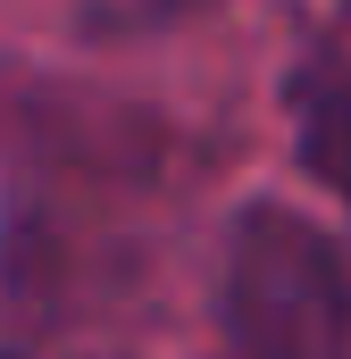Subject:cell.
Segmentation results:
<instances>
[{"label": "cell", "instance_id": "cell-1", "mask_svg": "<svg viewBox=\"0 0 351 359\" xmlns=\"http://www.w3.org/2000/svg\"><path fill=\"white\" fill-rule=\"evenodd\" d=\"M218 334L234 359H351V251L284 201H251L226 226Z\"/></svg>", "mask_w": 351, "mask_h": 359}, {"label": "cell", "instance_id": "cell-2", "mask_svg": "<svg viewBox=\"0 0 351 359\" xmlns=\"http://www.w3.org/2000/svg\"><path fill=\"white\" fill-rule=\"evenodd\" d=\"M284 109H293L301 168H310V176H318V184H326V192L351 209V25L318 34V42L301 50Z\"/></svg>", "mask_w": 351, "mask_h": 359}]
</instances>
